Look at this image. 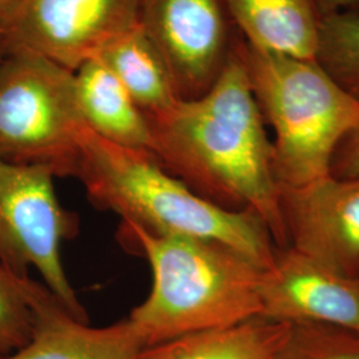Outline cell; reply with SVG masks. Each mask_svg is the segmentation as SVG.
<instances>
[{
    "mask_svg": "<svg viewBox=\"0 0 359 359\" xmlns=\"http://www.w3.org/2000/svg\"><path fill=\"white\" fill-rule=\"evenodd\" d=\"M248 44L261 51L314 59L322 15L316 0H224Z\"/></svg>",
    "mask_w": 359,
    "mask_h": 359,
    "instance_id": "cell-12",
    "label": "cell"
},
{
    "mask_svg": "<svg viewBox=\"0 0 359 359\" xmlns=\"http://www.w3.org/2000/svg\"><path fill=\"white\" fill-rule=\"evenodd\" d=\"M261 299V317L292 325H326L359 335V278L290 248L278 250L264 271Z\"/></svg>",
    "mask_w": 359,
    "mask_h": 359,
    "instance_id": "cell-10",
    "label": "cell"
},
{
    "mask_svg": "<svg viewBox=\"0 0 359 359\" xmlns=\"http://www.w3.org/2000/svg\"><path fill=\"white\" fill-rule=\"evenodd\" d=\"M20 0H0V19L6 18L13 8L19 4Z\"/></svg>",
    "mask_w": 359,
    "mask_h": 359,
    "instance_id": "cell-21",
    "label": "cell"
},
{
    "mask_svg": "<svg viewBox=\"0 0 359 359\" xmlns=\"http://www.w3.org/2000/svg\"><path fill=\"white\" fill-rule=\"evenodd\" d=\"M76 179L90 204L157 234L187 236L226 245L269 269L277 246L252 212L215 205L170 175L145 151L107 142L90 128L81 137Z\"/></svg>",
    "mask_w": 359,
    "mask_h": 359,
    "instance_id": "cell-3",
    "label": "cell"
},
{
    "mask_svg": "<svg viewBox=\"0 0 359 359\" xmlns=\"http://www.w3.org/2000/svg\"><path fill=\"white\" fill-rule=\"evenodd\" d=\"M77 103L84 123L99 137L151 154V126L128 90L100 59L75 72Z\"/></svg>",
    "mask_w": 359,
    "mask_h": 359,
    "instance_id": "cell-13",
    "label": "cell"
},
{
    "mask_svg": "<svg viewBox=\"0 0 359 359\" xmlns=\"http://www.w3.org/2000/svg\"><path fill=\"white\" fill-rule=\"evenodd\" d=\"M8 52H10V47H8L6 39H4L1 31H0V63H1V60L6 57V55H7Z\"/></svg>",
    "mask_w": 359,
    "mask_h": 359,
    "instance_id": "cell-22",
    "label": "cell"
},
{
    "mask_svg": "<svg viewBox=\"0 0 359 359\" xmlns=\"http://www.w3.org/2000/svg\"><path fill=\"white\" fill-rule=\"evenodd\" d=\"M142 0H20L0 31L23 48L76 72L139 25Z\"/></svg>",
    "mask_w": 359,
    "mask_h": 359,
    "instance_id": "cell-7",
    "label": "cell"
},
{
    "mask_svg": "<svg viewBox=\"0 0 359 359\" xmlns=\"http://www.w3.org/2000/svg\"><path fill=\"white\" fill-rule=\"evenodd\" d=\"M97 59L148 117L167 112L179 102L167 65L140 25L114 41Z\"/></svg>",
    "mask_w": 359,
    "mask_h": 359,
    "instance_id": "cell-15",
    "label": "cell"
},
{
    "mask_svg": "<svg viewBox=\"0 0 359 359\" xmlns=\"http://www.w3.org/2000/svg\"><path fill=\"white\" fill-rule=\"evenodd\" d=\"M280 208L286 248L359 278V177L280 187Z\"/></svg>",
    "mask_w": 359,
    "mask_h": 359,
    "instance_id": "cell-9",
    "label": "cell"
},
{
    "mask_svg": "<svg viewBox=\"0 0 359 359\" xmlns=\"http://www.w3.org/2000/svg\"><path fill=\"white\" fill-rule=\"evenodd\" d=\"M278 359H359V335L326 325L294 323Z\"/></svg>",
    "mask_w": 359,
    "mask_h": 359,
    "instance_id": "cell-18",
    "label": "cell"
},
{
    "mask_svg": "<svg viewBox=\"0 0 359 359\" xmlns=\"http://www.w3.org/2000/svg\"><path fill=\"white\" fill-rule=\"evenodd\" d=\"M55 179L48 168L0 157V265L20 277L36 270L62 306L88 322L62 259V246L79 234L80 221L60 203Z\"/></svg>",
    "mask_w": 359,
    "mask_h": 359,
    "instance_id": "cell-6",
    "label": "cell"
},
{
    "mask_svg": "<svg viewBox=\"0 0 359 359\" xmlns=\"http://www.w3.org/2000/svg\"><path fill=\"white\" fill-rule=\"evenodd\" d=\"M264 121L274 129L278 187H299L330 175L339 142L359 121V102L314 59L261 51L237 43Z\"/></svg>",
    "mask_w": 359,
    "mask_h": 359,
    "instance_id": "cell-4",
    "label": "cell"
},
{
    "mask_svg": "<svg viewBox=\"0 0 359 359\" xmlns=\"http://www.w3.org/2000/svg\"><path fill=\"white\" fill-rule=\"evenodd\" d=\"M316 4L322 18L338 13H359V0H316Z\"/></svg>",
    "mask_w": 359,
    "mask_h": 359,
    "instance_id": "cell-20",
    "label": "cell"
},
{
    "mask_svg": "<svg viewBox=\"0 0 359 359\" xmlns=\"http://www.w3.org/2000/svg\"><path fill=\"white\" fill-rule=\"evenodd\" d=\"M330 175L338 179H358L359 121L337 147Z\"/></svg>",
    "mask_w": 359,
    "mask_h": 359,
    "instance_id": "cell-19",
    "label": "cell"
},
{
    "mask_svg": "<svg viewBox=\"0 0 359 359\" xmlns=\"http://www.w3.org/2000/svg\"><path fill=\"white\" fill-rule=\"evenodd\" d=\"M148 120L151 154L165 170L215 205L255 213L268 226L277 249L286 248L273 142L237 46L224 74L204 96L179 100Z\"/></svg>",
    "mask_w": 359,
    "mask_h": 359,
    "instance_id": "cell-1",
    "label": "cell"
},
{
    "mask_svg": "<svg viewBox=\"0 0 359 359\" xmlns=\"http://www.w3.org/2000/svg\"><path fill=\"white\" fill-rule=\"evenodd\" d=\"M29 283V276H16L0 265V359L26 346L32 335Z\"/></svg>",
    "mask_w": 359,
    "mask_h": 359,
    "instance_id": "cell-17",
    "label": "cell"
},
{
    "mask_svg": "<svg viewBox=\"0 0 359 359\" xmlns=\"http://www.w3.org/2000/svg\"><path fill=\"white\" fill-rule=\"evenodd\" d=\"M292 323L255 317L142 348L139 359H278Z\"/></svg>",
    "mask_w": 359,
    "mask_h": 359,
    "instance_id": "cell-14",
    "label": "cell"
},
{
    "mask_svg": "<svg viewBox=\"0 0 359 359\" xmlns=\"http://www.w3.org/2000/svg\"><path fill=\"white\" fill-rule=\"evenodd\" d=\"M139 25L163 56L180 100L201 97L217 83L241 38L224 0H142Z\"/></svg>",
    "mask_w": 359,
    "mask_h": 359,
    "instance_id": "cell-8",
    "label": "cell"
},
{
    "mask_svg": "<svg viewBox=\"0 0 359 359\" xmlns=\"http://www.w3.org/2000/svg\"><path fill=\"white\" fill-rule=\"evenodd\" d=\"M117 240L152 271L149 294L128 316L147 346L262 316L265 270L229 246L124 221Z\"/></svg>",
    "mask_w": 359,
    "mask_h": 359,
    "instance_id": "cell-2",
    "label": "cell"
},
{
    "mask_svg": "<svg viewBox=\"0 0 359 359\" xmlns=\"http://www.w3.org/2000/svg\"><path fill=\"white\" fill-rule=\"evenodd\" d=\"M34 313L26 346L4 359H139L145 341L129 320L104 327L74 318L43 283H29Z\"/></svg>",
    "mask_w": 359,
    "mask_h": 359,
    "instance_id": "cell-11",
    "label": "cell"
},
{
    "mask_svg": "<svg viewBox=\"0 0 359 359\" xmlns=\"http://www.w3.org/2000/svg\"><path fill=\"white\" fill-rule=\"evenodd\" d=\"M87 128L75 72L35 52L10 50L0 63V157L76 177Z\"/></svg>",
    "mask_w": 359,
    "mask_h": 359,
    "instance_id": "cell-5",
    "label": "cell"
},
{
    "mask_svg": "<svg viewBox=\"0 0 359 359\" xmlns=\"http://www.w3.org/2000/svg\"><path fill=\"white\" fill-rule=\"evenodd\" d=\"M314 60L359 102V13L322 18Z\"/></svg>",
    "mask_w": 359,
    "mask_h": 359,
    "instance_id": "cell-16",
    "label": "cell"
}]
</instances>
